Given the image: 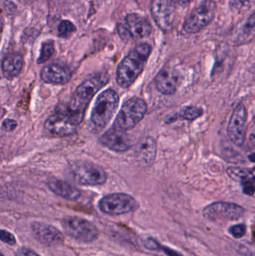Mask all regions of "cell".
Instances as JSON below:
<instances>
[{
    "instance_id": "obj_22",
    "label": "cell",
    "mask_w": 255,
    "mask_h": 256,
    "mask_svg": "<svg viewBox=\"0 0 255 256\" xmlns=\"http://www.w3.org/2000/svg\"><path fill=\"white\" fill-rule=\"evenodd\" d=\"M202 115H203V110L202 109L196 106H190L183 108L179 114H175V116L177 120L181 118L187 121H194L200 118Z\"/></svg>"
},
{
    "instance_id": "obj_5",
    "label": "cell",
    "mask_w": 255,
    "mask_h": 256,
    "mask_svg": "<svg viewBox=\"0 0 255 256\" xmlns=\"http://www.w3.org/2000/svg\"><path fill=\"white\" fill-rule=\"evenodd\" d=\"M152 31V26L148 20L136 14H130L126 16L124 24L118 27L119 36L123 40L141 39L148 37Z\"/></svg>"
},
{
    "instance_id": "obj_13",
    "label": "cell",
    "mask_w": 255,
    "mask_h": 256,
    "mask_svg": "<svg viewBox=\"0 0 255 256\" xmlns=\"http://www.w3.org/2000/svg\"><path fill=\"white\" fill-rule=\"evenodd\" d=\"M247 111L244 104H239L232 112L228 126L231 141L238 146L244 144L247 136Z\"/></svg>"
},
{
    "instance_id": "obj_4",
    "label": "cell",
    "mask_w": 255,
    "mask_h": 256,
    "mask_svg": "<svg viewBox=\"0 0 255 256\" xmlns=\"http://www.w3.org/2000/svg\"><path fill=\"white\" fill-rule=\"evenodd\" d=\"M217 10V4L214 0H204L186 19L184 30L190 34L199 32L211 24Z\"/></svg>"
},
{
    "instance_id": "obj_23",
    "label": "cell",
    "mask_w": 255,
    "mask_h": 256,
    "mask_svg": "<svg viewBox=\"0 0 255 256\" xmlns=\"http://www.w3.org/2000/svg\"><path fill=\"white\" fill-rule=\"evenodd\" d=\"M143 246L147 249L151 250H162L168 256H183L179 252L170 249V248H166V246H161L158 242H156L154 239L148 238L143 242Z\"/></svg>"
},
{
    "instance_id": "obj_9",
    "label": "cell",
    "mask_w": 255,
    "mask_h": 256,
    "mask_svg": "<svg viewBox=\"0 0 255 256\" xmlns=\"http://www.w3.org/2000/svg\"><path fill=\"white\" fill-rule=\"evenodd\" d=\"M109 82V78L105 74H97L84 81L76 88L71 102L76 106L86 109L96 93Z\"/></svg>"
},
{
    "instance_id": "obj_8",
    "label": "cell",
    "mask_w": 255,
    "mask_h": 256,
    "mask_svg": "<svg viewBox=\"0 0 255 256\" xmlns=\"http://www.w3.org/2000/svg\"><path fill=\"white\" fill-rule=\"evenodd\" d=\"M64 232L70 237L82 242H91L98 236L97 228L86 220L68 216L62 221Z\"/></svg>"
},
{
    "instance_id": "obj_10",
    "label": "cell",
    "mask_w": 255,
    "mask_h": 256,
    "mask_svg": "<svg viewBox=\"0 0 255 256\" xmlns=\"http://www.w3.org/2000/svg\"><path fill=\"white\" fill-rule=\"evenodd\" d=\"M79 124L61 108L45 122L44 129L49 135L63 137L76 132Z\"/></svg>"
},
{
    "instance_id": "obj_28",
    "label": "cell",
    "mask_w": 255,
    "mask_h": 256,
    "mask_svg": "<svg viewBox=\"0 0 255 256\" xmlns=\"http://www.w3.org/2000/svg\"><path fill=\"white\" fill-rule=\"evenodd\" d=\"M1 240L9 245H13L16 243V239H15L14 236L9 232L6 231V230H1Z\"/></svg>"
},
{
    "instance_id": "obj_34",
    "label": "cell",
    "mask_w": 255,
    "mask_h": 256,
    "mask_svg": "<svg viewBox=\"0 0 255 256\" xmlns=\"http://www.w3.org/2000/svg\"><path fill=\"white\" fill-rule=\"evenodd\" d=\"M250 144L253 148H255V128L252 131L250 136Z\"/></svg>"
},
{
    "instance_id": "obj_21",
    "label": "cell",
    "mask_w": 255,
    "mask_h": 256,
    "mask_svg": "<svg viewBox=\"0 0 255 256\" xmlns=\"http://www.w3.org/2000/svg\"><path fill=\"white\" fill-rule=\"evenodd\" d=\"M227 173L231 178L241 182H255V170L241 168V167H229Z\"/></svg>"
},
{
    "instance_id": "obj_14",
    "label": "cell",
    "mask_w": 255,
    "mask_h": 256,
    "mask_svg": "<svg viewBox=\"0 0 255 256\" xmlns=\"http://www.w3.org/2000/svg\"><path fill=\"white\" fill-rule=\"evenodd\" d=\"M100 141L103 146L115 152H127L131 147V140L126 131L113 126L100 137Z\"/></svg>"
},
{
    "instance_id": "obj_6",
    "label": "cell",
    "mask_w": 255,
    "mask_h": 256,
    "mask_svg": "<svg viewBox=\"0 0 255 256\" xmlns=\"http://www.w3.org/2000/svg\"><path fill=\"white\" fill-rule=\"evenodd\" d=\"M99 208L103 213L121 215L137 208V202L131 196L125 194H112L106 196L99 202Z\"/></svg>"
},
{
    "instance_id": "obj_24",
    "label": "cell",
    "mask_w": 255,
    "mask_h": 256,
    "mask_svg": "<svg viewBox=\"0 0 255 256\" xmlns=\"http://www.w3.org/2000/svg\"><path fill=\"white\" fill-rule=\"evenodd\" d=\"M55 48H54L53 42L51 40L43 42L42 44L41 49H40V55L37 58V62L38 64H42L52 57L54 54Z\"/></svg>"
},
{
    "instance_id": "obj_17",
    "label": "cell",
    "mask_w": 255,
    "mask_h": 256,
    "mask_svg": "<svg viewBox=\"0 0 255 256\" xmlns=\"http://www.w3.org/2000/svg\"><path fill=\"white\" fill-rule=\"evenodd\" d=\"M32 231L35 238L47 246L59 243L63 239L62 234L57 228L47 224L34 222L32 225Z\"/></svg>"
},
{
    "instance_id": "obj_7",
    "label": "cell",
    "mask_w": 255,
    "mask_h": 256,
    "mask_svg": "<svg viewBox=\"0 0 255 256\" xmlns=\"http://www.w3.org/2000/svg\"><path fill=\"white\" fill-rule=\"evenodd\" d=\"M71 170L73 178L79 184L97 186L103 184L107 179L104 170L91 162H76L72 166Z\"/></svg>"
},
{
    "instance_id": "obj_19",
    "label": "cell",
    "mask_w": 255,
    "mask_h": 256,
    "mask_svg": "<svg viewBox=\"0 0 255 256\" xmlns=\"http://www.w3.org/2000/svg\"><path fill=\"white\" fill-rule=\"evenodd\" d=\"M23 67V58L19 54H10L3 58L1 70L3 76L7 80H12L20 74Z\"/></svg>"
},
{
    "instance_id": "obj_35",
    "label": "cell",
    "mask_w": 255,
    "mask_h": 256,
    "mask_svg": "<svg viewBox=\"0 0 255 256\" xmlns=\"http://www.w3.org/2000/svg\"><path fill=\"white\" fill-rule=\"evenodd\" d=\"M249 159L251 162H255V153L252 154L249 156Z\"/></svg>"
},
{
    "instance_id": "obj_18",
    "label": "cell",
    "mask_w": 255,
    "mask_h": 256,
    "mask_svg": "<svg viewBox=\"0 0 255 256\" xmlns=\"http://www.w3.org/2000/svg\"><path fill=\"white\" fill-rule=\"evenodd\" d=\"M136 154L138 158L145 164H152L157 156V143L151 136H145L141 138L136 146Z\"/></svg>"
},
{
    "instance_id": "obj_11",
    "label": "cell",
    "mask_w": 255,
    "mask_h": 256,
    "mask_svg": "<svg viewBox=\"0 0 255 256\" xmlns=\"http://www.w3.org/2000/svg\"><path fill=\"white\" fill-rule=\"evenodd\" d=\"M176 6L172 0H152L151 14L160 30L169 31L173 27L176 15Z\"/></svg>"
},
{
    "instance_id": "obj_1",
    "label": "cell",
    "mask_w": 255,
    "mask_h": 256,
    "mask_svg": "<svg viewBox=\"0 0 255 256\" xmlns=\"http://www.w3.org/2000/svg\"><path fill=\"white\" fill-rule=\"evenodd\" d=\"M151 52V46L149 44H141L121 62L116 72L118 86L128 88L136 80L144 70Z\"/></svg>"
},
{
    "instance_id": "obj_15",
    "label": "cell",
    "mask_w": 255,
    "mask_h": 256,
    "mask_svg": "<svg viewBox=\"0 0 255 256\" xmlns=\"http://www.w3.org/2000/svg\"><path fill=\"white\" fill-rule=\"evenodd\" d=\"M72 73L67 66L53 63L45 66L40 72V78L43 82L53 85H64L71 79Z\"/></svg>"
},
{
    "instance_id": "obj_37",
    "label": "cell",
    "mask_w": 255,
    "mask_h": 256,
    "mask_svg": "<svg viewBox=\"0 0 255 256\" xmlns=\"http://www.w3.org/2000/svg\"><path fill=\"white\" fill-rule=\"evenodd\" d=\"M1 256H3V255H1Z\"/></svg>"
},
{
    "instance_id": "obj_2",
    "label": "cell",
    "mask_w": 255,
    "mask_h": 256,
    "mask_svg": "<svg viewBox=\"0 0 255 256\" xmlns=\"http://www.w3.org/2000/svg\"><path fill=\"white\" fill-rule=\"evenodd\" d=\"M119 104L116 92L107 90L97 97L92 108L91 121L96 128H104L112 120Z\"/></svg>"
},
{
    "instance_id": "obj_29",
    "label": "cell",
    "mask_w": 255,
    "mask_h": 256,
    "mask_svg": "<svg viewBox=\"0 0 255 256\" xmlns=\"http://www.w3.org/2000/svg\"><path fill=\"white\" fill-rule=\"evenodd\" d=\"M16 126H17V123L15 120L7 118V120L3 121L1 128H2L3 130L10 132V131L13 130L16 128Z\"/></svg>"
},
{
    "instance_id": "obj_25",
    "label": "cell",
    "mask_w": 255,
    "mask_h": 256,
    "mask_svg": "<svg viewBox=\"0 0 255 256\" xmlns=\"http://www.w3.org/2000/svg\"><path fill=\"white\" fill-rule=\"evenodd\" d=\"M76 28L73 22L69 20H63L58 26V36L61 38H68L76 32Z\"/></svg>"
},
{
    "instance_id": "obj_12",
    "label": "cell",
    "mask_w": 255,
    "mask_h": 256,
    "mask_svg": "<svg viewBox=\"0 0 255 256\" xmlns=\"http://www.w3.org/2000/svg\"><path fill=\"white\" fill-rule=\"evenodd\" d=\"M244 208L234 203L215 202L207 206L203 210L206 219L212 221L235 220L244 216Z\"/></svg>"
},
{
    "instance_id": "obj_33",
    "label": "cell",
    "mask_w": 255,
    "mask_h": 256,
    "mask_svg": "<svg viewBox=\"0 0 255 256\" xmlns=\"http://www.w3.org/2000/svg\"><path fill=\"white\" fill-rule=\"evenodd\" d=\"M193 0H172L176 6H181V7H186L189 6Z\"/></svg>"
},
{
    "instance_id": "obj_27",
    "label": "cell",
    "mask_w": 255,
    "mask_h": 256,
    "mask_svg": "<svg viewBox=\"0 0 255 256\" xmlns=\"http://www.w3.org/2000/svg\"><path fill=\"white\" fill-rule=\"evenodd\" d=\"M245 32L252 36H255V12L247 20L245 25Z\"/></svg>"
},
{
    "instance_id": "obj_32",
    "label": "cell",
    "mask_w": 255,
    "mask_h": 256,
    "mask_svg": "<svg viewBox=\"0 0 255 256\" xmlns=\"http://www.w3.org/2000/svg\"><path fill=\"white\" fill-rule=\"evenodd\" d=\"M16 256H40L37 255L35 252L33 251L27 249H20L18 250Z\"/></svg>"
},
{
    "instance_id": "obj_31",
    "label": "cell",
    "mask_w": 255,
    "mask_h": 256,
    "mask_svg": "<svg viewBox=\"0 0 255 256\" xmlns=\"http://www.w3.org/2000/svg\"><path fill=\"white\" fill-rule=\"evenodd\" d=\"M250 0H229L231 7L235 10H240Z\"/></svg>"
},
{
    "instance_id": "obj_26",
    "label": "cell",
    "mask_w": 255,
    "mask_h": 256,
    "mask_svg": "<svg viewBox=\"0 0 255 256\" xmlns=\"http://www.w3.org/2000/svg\"><path fill=\"white\" fill-rule=\"evenodd\" d=\"M229 231H230L231 234H232L234 238L239 239L245 236L247 228H246L245 225L238 224V225L233 226L231 227Z\"/></svg>"
},
{
    "instance_id": "obj_3",
    "label": "cell",
    "mask_w": 255,
    "mask_h": 256,
    "mask_svg": "<svg viewBox=\"0 0 255 256\" xmlns=\"http://www.w3.org/2000/svg\"><path fill=\"white\" fill-rule=\"evenodd\" d=\"M146 112L145 100L139 98L129 99L121 106L113 127L124 131L132 129L142 121Z\"/></svg>"
},
{
    "instance_id": "obj_30",
    "label": "cell",
    "mask_w": 255,
    "mask_h": 256,
    "mask_svg": "<svg viewBox=\"0 0 255 256\" xmlns=\"http://www.w3.org/2000/svg\"><path fill=\"white\" fill-rule=\"evenodd\" d=\"M243 191L244 194L253 196L255 192V182H244L242 183Z\"/></svg>"
},
{
    "instance_id": "obj_16",
    "label": "cell",
    "mask_w": 255,
    "mask_h": 256,
    "mask_svg": "<svg viewBox=\"0 0 255 256\" xmlns=\"http://www.w3.org/2000/svg\"><path fill=\"white\" fill-rule=\"evenodd\" d=\"M178 80V74L173 69L164 68L156 76L155 85L162 94L170 96L176 92Z\"/></svg>"
},
{
    "instance_id": "obj_36",
    "label": "cell",
    "mask_w": 255,
    "mask_h": 256,
    "mask_svg": "<svg viewBox=\"0 0 255 256\" xmlns=\"http://www.w3.org/2000/svg\"><path fill=\"white\" fill-rule=\"evenodd\" d=\"M254 236L255 237V231H254Z\"/></svg>"
},
{
    "instance_id": "obj_20",
    "label": "cell",
    "mask_w": 255,
    "mask_h": 256,
    "mask_svg": "<svg viewBox=\"0 0 255 256\" xmlns=\"http://www.w3.org/2000/svg\"><path fill=\"white\" fill-rule=\"evenodd\" d=\"M49 189L57 195L68 200H76L80 196L79 189L64 180L52 178L47 183Z\"/></svg>"
}]
</instances>
